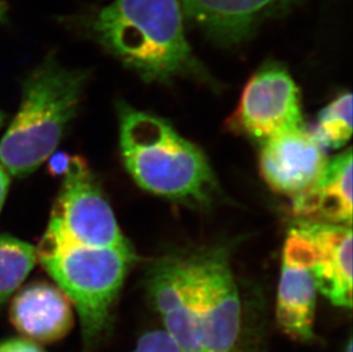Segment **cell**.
<instances>
[{
    "mask_svg": "<svg viewBox=\"0 0 353 352\" xmlns=\"http://www.w3.org/2000/svg\"><path fill=\"white\" fill-rule=\"evenodd\" d=\"M120 150L128 173L149 193L187 203H206L215 179L201 150L166 120L123 106Z\"/></svg>",
    "mask_w": 353,
    "mask_h": 352,
    "instance_id": "cell-2",
    "label": "cell"
},
{
    "mask_svg": "<svg viewBox=\"0 0 353 352\" xmlns=\"http://www.w3.org/2000/svg\"><path fill=\"white\" fill-rule=\"evenodd\" d=\"M300 222L351 226L352 153L347 150L328 160L323 175L307 193L293 199Z\"/></svg>",
    "mask_w": 353,
    "mask_h": 352,
    "instance_id": "cell-14",
    "label": "cell"
},
{
    "mask_svg": "<svg viewBox=\"0 0 353 352\" xmlns=\"http://www.w3.org/2000/svg\"><path fill=\"white\" fill-rule=\"evenodd\" d=\"M85 75L48 60L24 84L20 110L0 141V164L23 176L37 170L60 143L74 118Z\"/></svg>",
    "mask_w": 353,
    "mask_h": 352,
    "instance_id": "cell-4",
    "label": "cell"
},
{
    "mask_svg": "<svg viewBox=\"0 0 353 352\" xmlns=\"http://www.w3.org/2000/svg\"><path fill=\"white\" fill-rule=\"evenodd\" d=\"M184 17L180 0H114L92 17L90 30L142 78L166 81L199 69Z\"/></svg>",
    "mask_w": 353,
    "mask_h": 352,
    "instance_id": "cell-1",
    "label": "cell"
},
{
    "mask_svg": "<svg viewBox=\"0 0 353 352\" xmlns=\"http://www.w3.org/2000/svg\"><path fill=\"white\" fill-rule=\"evenodd\" d=\"M38 259L79 316L88 349L105 332L111 310L135 256L130 247H92L47 229Z\"/></svg>",
    "mask_w": 353,
    "mask_h": 352,
    "instance_id": "cell-3",
    "label": "cell"
},
{
    "mask_svg": "<svg viewBox=\"0 0 353 352\" xmlns=\"http://www.w3.org/2000/svg\"><path fill=\"white\" fill-rule=\"evenodd\" d=\"M37 261V249L30 244L0 236V308L20 289Z\"/></svg>",
    "mask_w": 353,
    "mask_h": 352,
    "instance_id": "cell-15",
    "label": "cell"
},
{
    "mask_svg": "<svg viewBox=\"0 0 353 352\" xmlns=\"http://www.w3.org/2000/svg\"><path fill=\"white\" fill-rule=\"evenodd\" d=\"M130 352H183L180 346L167 335L163 329L151 331L141 336L137 346Z\"/></svg>",
    "mask_w": 353,
    "mask_h": 352,
    "instance_id": "cell-17",
    "label": "cell"
},
{
    "mask_svg": "<svg viewBox=\"0 0 353 352\" xmlns=\"http://www.w3.org/2000/svg\"><path fill=\"white\" fill-rule=\"evenodd\" d=\"M74 311L70 300L57 285L37 282L14 296L10 319L21 338L41 346L61 341L71 332Z\"/></svg>",
    "mask_w": 353,
    "mask_h": 352,
    "instance_id": "cell-13",
    "label": "cell"
},
{
    "mask_svg": "<svg viewBox=\"0 0 353 352\" xmlns=\"http://www.w3.org/2000/svg\"><path fill=\"white\" fill-rule=\"evenodd\" d=\"M48 228L86 246L130 247L110 205L79 157H70L64 170Z\"/></svg>",
    "mask_w": 353,
    "mask_h": 352,
    "instance_id": "cell-5",
    "label": "cell"
},
{
    "mask_svg": "<svg viewBox=\"0 0 353 352\" xmlns=\"http://www.w3.org/2000/svg\"><path fill=\"white\" fill-rule=\"evenodd\" d=\"M301 0H180L184 17L219 46L250 39L267 21L283 17Z\"/></svg>",
    "mask_w": 353,
    "mask_h": 352,
    "instance_id": "cell-11",
    "label": "cell"
},
{
    "mask_svg": "<svg viewBox=\"0 0 353 352\" xmlns=\"http://www.w3.org/2000/svg\"><path fill=\"white\" fill-rule=\"evenodd\" d=\"M353 348H352V340H349V342H347V349H345V351L344 352H352Z\"/></svg>",
    "mask_w": 353,
    "mask_h": 352,
    "instance_id": "cell-21",
    "label": "cell"
},
{
    "mask_svg": "<svg viewBox=\"0 0 353 352\" xmlns=\"http://www.w3.org/2000/svg\"><path fill=\"white\" fill-rule=\"evenodd\" d=\"M327 164L325 148L304 125L262 142L261 175L271 189L292 199L314 186Z\"/></svg>",
    "mask_w": 353,
    "mask_h": 352,
    "instance_id": "cell-8",
    "label": "cell"
},
{
    "mask_svg": "<svg viewBox=\"0 0 353 352\" xmlns=\"http://www.w3.org/2000/svg\"><path fill=\"white\" fill-rule=\"evenodd\" d=\"M8 184H10V177L6 170L1 166L0 164V211L3 207V202L6 198L7 189H8Z\"/></svg>",
    "mask_w": 353,
    "mask_h": 352,
    "instance_id": "cell-19",
    "label": "cell"
},
{
    "mask_svg": "<svg viewBox=\"0 0 353 352\" xmlns=\"http://www.w3.org/2000/svg\"><path fill=\"white\" fill-rule=\"evenodd\" d=\"M1 124H3V115L0 113V126H1Z\"/></svg>",
    "mask_w": 353,
    "mask_h": 352,
    "instance_id": "cell-22",
    "label": "cell"
},
{
    "mask_svg": "<svg viewBox=\"0 0 353 352\" xmlns=\"http://www.w3.org/2000/svg\"><path fill=\"white\" fill-rule=\"evenodd\" d=\"M296 229L309 244L311 271L316 289L334 306H352L351 226L300 222Z\"/></svg>",
    "mask_w": 353,
    "mask_h": 352,
    "instance_id": "cell-12",
    "label": "cell"
},
{
    "mask_svg": "<svg viewBox=\"0 0 353 352\" xmlns=\"http://www.w3.org/2000/svg\"><path fill=\"white\" fill-rule=\"evenodd\" d=\"M316 292L309 244L294 228L283 247L276 306L278 326L290 339L301 342L314 339Z\"/></svg>",
    "mask_w": 353,
    "mask_h": 352,
    "instance_id": "cell-10",
    "label": "cell"
},
{
    "mask_svg": "<svg viewBox=\"0 0 353 352\" xmlns=\"http://www.w3.org/2000/svg\"><path fill=\"white\" fill-rule=\"evenodd\" d=\"M148 289L167 335L183 352H203L196 325L191 256H172L156 263L148 278Z\"/></svg>",
    "mask_w": 353,
    "mask_h": 352,
    "instance_id": "cell-9",
    "label": "cell"
},
{
    "mask_svg": "<svg viewBox=\"0 0 353 352\" xmlns=\"http://www.w3.org/2000/svg\"><path fill=\"white\" fill-rule=\"evenodd\" d=\"M302 125L299 87L286 68L276 62L264 64L250 77L228 120L234 132L261 142Z\"/></svg>",
    "mask_w": 353,
    "mask_h": 352,
    "instance_id": "cell-7",
    "label": "cell"
},
{
    "mask_svg": "<svg viewBox=\"0 0 353 352\" xmlns=\"http://www.w3.org/2000/svg\"><path fill=\"white\" fill-rule=\"evenodd\" d=\"M323 148H341L352 135V95L341 94L332 101L318 117L314 132Z\"/></svg>",
    "mask_w": 353,
    "mask_h": 352,
    "instance_id": "cell-16",
    "label": "cell"
},
{
    "mask_svg": "<svg viewBox=\"0 0 353 352\" xmlns=\"http://www.w3.org/2000/svg\"><path fill=\"white\" fill-rule=\"evenodd\" d=\"M196 325L203 352H234L239 339L241 303L223 249L191 256Z\"/></svg>",
    "mask_w": 353,
    "mask_h": 352,
    "instance_id": "cell-6",
    "label": "cell"
},
{
    "mask_svg": "<svg viewBox=\"0 0 353 352\" xmlns=\"http://www.w3.org/2000/svg\"><path fill=\"white\" fill-rule=\"evenodd\" d=\"M0 352H45L37 343L23 338H12L0 342Z\"/></svg>",
    "mask_w": 353,
    "mask_h": 352,
    "instance_id": "cell-18",
    "label": "cell"
},
{
    "mask_svg": "<svg viewBox=\"0 0 353 352\" xmlns=\"http://www.w3.org/2000/svg\"><path fill=\"white\" fill-rule=\"evenodd\" d=\"M7 6L3 0H0V23H3L6 19Z\"/></svg>",
    "mask_w": 353,
    "mask_h": 352,
    "instance_id": "cell-20",
    "label": "cell"
}]
</instances>
